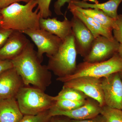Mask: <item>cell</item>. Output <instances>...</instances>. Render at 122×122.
I'll use <instances>...</instances> for the list:
<instances>
[{
  "instance_id": "cell-1",
  "label": "cell",
  "mask_w": 122,
  "mask_h": 122,
  "mask_svg": "<svg viewBox=\"0 0 122 122\" xmlns=\"http://www.w3.org/2000/svg\"><path fill=\"white\" fill-rule=\"evenodd\" d=\"M11 61L25 86L32 85L45 92L52 83L50 71L47 66L42 65L34 45L31 42L20 54Z\"/></svg>"
},
{
  "instance_id": "cell-19",
  "label": "cell",
  "mask_w": 122,
  "mask_h": 122,
  "mask_svg": "<svg viewBox=\"0 0 122 122\" xmlns=\"http://www.w3.org/2000/svg\"><path fill=\"white\" fill-rule=\"evenodd\" d=\"M88 97L78 90L63 86L57 95L53 96V99L55 101L60 100L83 101L86 100Z\"/></svg>"
},
{
  "instance_id": "cell-22",
  "label": "cell",
  "mask_w": 122,
  "mask_h": 122,
  "mask_svg": "<svg viewBox=\"0 0 122 122\" xmlns=\"http://www.w3.org/2000/svg\"><path fill=\"white\" fill-rule=\"evenodd\" d=\"M52 117L49 110L36 115H24L19 122H48Z\"/></svg>"
},
{
  "instance_id": "cell-24",
  "label": "cell",
  "mask_w": 122,
  "mask_h": 122,
  "mask_svg": "<svg viewBox=\"0 0 122 122\" xmlns=\"http://www.w3.org/2000/svg\"><path fill=\"white\" fill-rule=\"evenodd\" d=\"M118 29L113 30L114 38L120 44H122V14L118 15L116 20Z\"/></svg>"
},
{
  "instance_id": "cell-14",
  "label": "cell",
  "mask_w": 122,
  "mask_h": 122,
  "mask_svg": "<svg viewBox=\"0 0 122 122\" xmlns=\"http://www.w3.org/2000/svg\"><path fill=\"white\" fill-rule=\"evenodd\" d=\"M62 21L56 18H44L41 17L39 21L40 28L56 35L64 41L72 33V24L65 16Z\"/></svg>"
},
{
  "instance_id": "cell-4",
  "label": "cell",
  "mask_w": 122,
  "mask_h": 122,
  "mask_svg": "<svg viewBox=\"0 0 122 122\" xmlns=\"http://www.w3.org/2000/svg\"><path fill=\"white\" fill-rule=\"evenodd\" d=\"M20 110L24 115H36L48 110L54 106L53 96L37 87L24 86L16 96Z\"/></svg>"
},
{
  "instance_id": "cell-27",
  "label": "cell",
  "mask_w": 122,
  "mask_h": 122,
  "mask_svg": "<svg viewBox=\"0 0 122 122\" xmlns=\"http://www.w3.org/2000/svg\"><path fill=\"white\" fill-rule=\"evenodd\" d=\"M69 122H106L105 119L101 114L94 117L83 120L70 119Z\"/></svg>"
},
{
  "instance_id": "cell-26",
  "label": "cell",
  "mask_w": 122,
  "mask_h": 122,
  "mask_svg": "<svg viewBox=\"0 0 122 122\" xmlns=\"http://www.w3.org/2000/svg\"><path fill=\"white\" fill-rule=\"evenodd\" d=\"M71 0H57L54 5L55 14L58 15H63V14L61 11L62 7L64 6L66 3L69 4Z\"/></svg>"
},
{
  "instance_id": "cell-31",
  "label": "cell",
  "mask_w": 122,
  "mask_h": 122,
  "mask_svg": "<svg viewBox=\"0 0 122 122\" xmlns=\"http://www.w3.org/2000/svg\"><path fill=\"white\" fill-rule=\"evenodd\" d=\"M117 53L120 57L122 59V44H120Z\"/></svg>"
},
{
  "instance_id": "cell-5",
  "label": "cell",
  "mask_w": 122,
  "mask_h": 122,
  "mask_svg": "<svg viewBox=\"0 0 122 122\" xmlns=\"http://www.w3.org/2000/svg\"><path fill=\"white\" fill-rule=\"evenodd\" d=\"M122 71V59L117 52L110 58L103 61L96 63L81 62L77 65L76 71L72 75L57 78L56 80L64 83L83 76L100 79Z\"/></svg>"
},
{
  "instance_id": "cell-15",
  "label": "cell",
  "mask_w": 122,
  "mask_h": 122,
  "mask_svg": "<svg viewBox=\"0 0 122 122\" xmlns=\"http://www.w3.org/2000/svg\"><path fill=\"white\" fill-rule=\"evenodd\" d=\"M68 8L73 16L78 18L83 22L92 33L95 38L98 36H102L111 40L114 39L113 30L103 26L93 19L78 11L75 5L72 2L69 3Z\"/></svg>"
},
{
  "instance_id": "cell-2",
  "label": "cell",
  "mask_w": 122,
  "mask_h": 122,
  "mask_svg": "<svg viewBox=\"0 0 122 122\" xmlns=\"http://www.w3.org/2000/svg\"><path fill=\"white\" fill-rule=\"evenodd\" d=\"M37 5V0H31L25 5L16 2L0 10L1 27L20 32L40 29L39 10L37 8L33 11Z\"/></svg>"
},
{
  "instance_id": "cell-32",
  "label": "cell",
  "mask_w": 122,
  "mask_h": 122,
  "mask_svg": "<svg viewBox=\"0 0 122 122\" xmlns=\"http://www.w3.org/2000/svg\"><path fill=\"white\" fill-rule=\"evenodd\" d=\"M119 75H120V77H121V79H122V71L121 72H119Z\"/></svg>"
},
{
  "instance_id": "cell-7",
  "label": "cell",
  "mask_w": 122,
  "mask_h": 122,
  "mask_svg": "<svg viewBox=\"0 0 122 122\" xmlns=\"http://www.w3.org/2000/svg\"><path fill=\"white\" fill-rule=\"evenodd\" d=\"M119 45L115 39L98 36L95 38L89 53L83 58V61L96 63L107 61L117 52Z\"/></svg>"
},
{
  "instance_id": "cell-29",
  "label": "cell",
  "mask_w": 122,
  "mask_h": 122,
  "mask_svg": "<svg viewBox=\"0 0 122 122\" xmlns=\"http://www.w3.org/2000/svg\"><path fill=\"white\" fill-rule=\"evenodd\" d=\"M13 68V65L11 61L0 60V74L4 71Z\"/></svg>"
},
{
  "instance_id": "cell-3",
  "label": "cell",
  "mask_w": 122,
  "mask_h": 122,
  "mask_svg": "<svg viewBox=\"0 0 122 122\" xmlns=\"http://www.w3.org/2000/svg\"><path fill=\"white\" fill-rule=\"evenodd\" d=\"M74 36L71 34L62 42L56 53L49 58L48 69L57 78L72 75L77 68V55Z\"/></svg>"
},
{
  "instance_id": "cell-9",
  "label": "cell",
  "mask_w": 122,
  "mask_h": 122,
  "mask_svg": "<svg viewBox=\"0 0 122 122\" xmlns=\"http://www.w3.org/2000/svg\"><path fill=\"white\" fill-rule=\"evenodd\" d=\"M105 105L111 108L122 109V81L119 73L101 78Z\"/></svg>"
},
{
  "instance_id": "cell-21",
  "label": "cell",
  "mask_w": 122,
  "mask_h": 122,
  "mask_svg": "<svg viewBox=\"0 0 122 122\" xmlns=\"http://www.w3.org/2000/svg\"><path fill=\"white\" fill-rule=\"evenodd\" d=\"M87 99L83 101L67 100H57L56 101L54 106L52 108L64 111L72 110L85 105L87 102Z\"/></svg>"
},
{
  "instance_id": "cell-11",
  "label": "cell",
  "mask_w": 122,
  "mask_h": 122,
  "mask_svg": "<svg viewBox=\"0 0 122 122\" xmlns=\"http://www.w3.org/2000/svg\"><path fill=\"white\" fill-rule=\"evenodd\" d=\"M101 110L98 103L88 98L85 105L74 110L64 111L51 108L49 111L52 117L63 116L71 119L83 120L96 117L100 114Z\"/></svg>"
},
{
  "instance_id": "cell-25",
  "label": "cell",
  "mask_w": 122,
  "mask_h": 122,
  "mask_svg": "<svg viewBox=\"0 0 122 122\" xmlns=\"http://www.w3.org/2000/svg\"><path fill=\"white\" fill-rule=\"evenodd\" d=\"M13 31L11 30L0 28V49L5 44Z\"/></svg>"
},
{
  "instance_id": "cell-12",
  "label": "cell",
  "mask_w": 122,
  "mask_h": 122,
  "mask_svg": "<svg viewBox=\"0 0 122 122\" xmlns=\"http://www.w3.org/2000/svg\"><path fill=\"white\" fill-rule=\"evenodd\" d=\"M30 42L25 35L13 30L4 46L0 49V60H11L20 54Z\"/></svg>"
},
{
  "instance_id": "cell-20",
  "label": "cell",
  "mask_w": 122,
  "mask_h": 122,
  "mask_svg": "<svg viewBox=\"0 0 122 122\" xmlns=\"http://www.w3.org/2000/svg\"><path fill=\"white\" fill-rule=\"evenodd\" d=\"M100 114L106 122H122V111L105 105L101 107Z\"/></svg>"
},
{
  "instance_id": "cell-6",
  "label": "cell",
  "mask_w": 122,
  "mask_h": 122,
  "mask_svg": "<svg viewBox=\"0 0 122 122\" xmlns=\"http://www.w3.org/2000/svg\"><path fill=\"white\" fill-rule=\"evenodd\" d=\"M30 38L37 49L38 57L41 62L43 55L48 58L55 54L62 43V40L56 35L41 29L28 30L21 32Z\"/></svg>"
},
{
  "instance_id": "cell-8",
  "label": "cell",
  "mask_w": 122,
  "mask_h": 122,
  "mask_svg": "<svg viewBox=\"0 0 122 122\" xmlns=\"http://www.w3.org/2000/svg\"><path fill=\"white\" fill-rule=\"evenodd\" d=\"M63 86L80 91L87 97L96 101L101 107L105 105L101 78L83 76L64 82Z\"/></svg>"
},
{
  "instance_id": "cell-28",
  "label": "cell",
  "mask_w": 122,
  "mask_h": 122,
  "mask_svg": "<svg viewBox=\"0 0 122 122\" xmlns=\"http://www.w3.org/2000/svg\"><path fill=\"white\" fill-rule=\"evenodd\" d=\"M31 0H0V10L14 3L23 2L27 3Z\"/></svg>"
},
{
  "instance_id": "cell-34",
  "label": "cell",
  "mask_w": 122,
  "mask_h": 122,
  "mask_svg": "<svg viewBox=\"0 0 122 122\" xmlns=\"http://www.w3.org/2000/svg\"><path fill=\"white\" fill-rule=\"evenodd\" d=\"M121 110H122V109H121Z\"/></svg>"
},
{
  "instance_id": "cell-10",
  "label": "cell",
  "mask_w": 122,
  "mask_h": 122,
  "mask_svg": "<svg viewBox=\"0 0 122 122\" xmlns=\"http://www.w3.org/2000/svg\"><path fill=\"white\" fill-rule=\"evenodd\" d=\"M71 21L77 53L84 58L89 53L94 37L78 18L73 16Z\"/></svg>"
},
{
  "instance_id": "cell-23",
  "label": "cell",
  "mask_w": 122,
  "mask_h": 122,
  "mask_svg": "<svg viewBox=\"0 0 122 122\" xmlns=\"http://www.w3.org/2000/svg\"><path fill=\"white\" fill-rule=\"evenodd\" d=\"M37 8L41 17L47 18L52 15V13L50 9V6L52 0H37Z\"/></svg>"
},
{
  "instance_id": "cell-13",
  "label": "cell",
  "mask_w": 122,
  "mask_h": 122,
  "mask_svg": "<svg viewBox=\"0 0 122 122\" xmlns=\"http://www.w3.org/2000/svg\"><path fill=\"white\" fill-rule=\"evenodd\" d=\"M25 86L21 77L13 68L0 74V99L16 97Z\"/></svg>"
},
{
  "instance_id": "cell-33",
  "label": "cell",
  "mask_w": 122,
  "mask_h": 122,
  "mask_svg": "<svg viewBox=\"0 0 122 122\" xmlns=\"http://www.w3.org/2000/svg\"><path fill=\"white\" fill-rule=\"evenodd\" d=\"M1 16L0 14V28H1Z\"/></svg>"
},
{
  "instance_id": "cell-30",
  "label": "cell",
  "mask_w": 122,
  "mask_h": 122,
  "mask_svg": "<svg viewBox=\"0 0 122 122\" xmlns=\"http://www.w3.org/2000/svg\"><path fill=\"white\" fill-rule=\"evenodd\" d=\"M52 119L50 122H69L71 119L67 117L63 116V118H57L53 119Z\"/></svg>"
},
{
  "instance_id": "cell-18",
  "label": "cell",
  "mask_w": 122,
  "mask_h": 122,
  "mask_svg": "<svg viewBox=\"0 0 122 122\" xmlns=\"http://www.w3.org/2000/svg\"><path fill=\"white\" fill-rule=\"evenodd\" d=\"M75 6L78 11L91 17L107 28L112 30L118 29L116 20L110 17L102 10L97 9L82 8Z\"/></svg>"
},
{
  "instance_id": "cell-17",
  "label": "cell",
  "mask_w": 122,
  "mask_h": 122,
  "mask_svg": "<svg viewBox=\"0 0 122 122\" xmlns=\"http://www.w3.org/2000/svg\"><path fill=\"white\" fill-rule=\"evenodd\" d=\"M70 2L77 7L82 8L98 9L110 17L116 20L118 15V8L122 0H110L102 3L95 1L94 4L88 3L86 0H71Z\"/></svg>"
},
{
  "instance_id": "cell-16",
  "label": "cell",
  "mask_w": 122,
  "mask_h": 122,
  "mask_svg": "<svg viewBox=\"0 0 122 122\" xmlns=\"http://www.w3.org/2000/svg\"><path fill=\"white\" fill-rule=\"evenodd\" d=\"M24 116L16 98L0 99V122H19Z\"/></svg>"
}]
</instances>
